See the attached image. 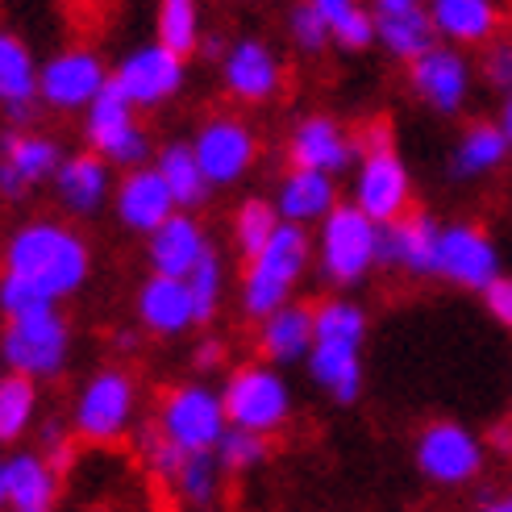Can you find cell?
Masks as SVG:
<instances>
[{
	"label": "cell",
	"instance_id": "1",
	"mask_svg": "<svg viewBox=\"0 0 512 512\" xmlns=\"http://www.w3.org/2000/svg\"><path fill=\"white\" fill-rule=\"evenodd\" d=\"M0 275H17L63 304L92 279V242L71 225V217H30L5 238Z\"/></svg>",
	"mask_w": 512,
	"mask_h": 512
},
{
	"label": "cell",
	"instance_id": "2",
	"mask_svg": "<svg viewBox=\"0 0 512 512\" xmlns=\"http://www.w3.org/2000/svg\"><path fill=\"white\" fill-rule=\"evenodd\" d=\"M317 263V246L313 234L304 225H279L275 238L246 259V271L238 279V304L250 321H263L275 309L292 304L300 279L309 275V267Z\"/></svg>",
	"mask_w": 512,
	"mask_h": 512
},
{
	"label": "cell",
	"instance_id": "3",
	"mask_svg": "<svg viewBox=\"0 0 512 512\" xmlns=\"http://www.w3.org/2000/svg\"><path fill=\"white\" fill-rule=\"evenodd\" d=\"M358 138V163H354V196L375 225H392L404 213H413V175H408L404 159L392 146V125L388 121H371L354 134Z\"/></svg>",
	"mask_w": 512,
	"mask_h": 512
},
{
	"label": "cell",
	"instance_id": "4",
	"mask_svg": "<svg viewBox=\"0 0 512 512\" xmlns=\"http://www.w3.org/2000/svg\"><path fill=\"white\" fill-rule=\"evenodd\" d=\"M379 234H383V225H375L358 204H338L313 234L317 271L325 284H334V288L363 284L379 267Z\"/></svg>",
	"mask_w": 512,
	"mask_h": 512
},
{
	"label": "cell",
	"instance_id": "5",
	"mask_svg": "<svg viewBox=\"0 0 512 512\" xmlns=\"http://www.w3.org/2000/svg\"><path fill=\"white\" fill-rule=\"evenodd\" d=\"M138 421V379L125 367H100L71 404V433L88 446H113Z\"/></svg>",
	"mask_w": 512,
	"mask_h": 512
},
{
	"label": "cell",
	"instance_id": "6",
	"mask_svg": "<svg viewBox=\"0 0 512 512\" xmlns=\"http://www.w3.org/2000/svg\"><path fill=\"white\" fill-rule=\"evenodd\" d=\"M155 429L188 454H213L217 442L225 438V429H229L221 388H209L204 379L175 383V388H167L159 396Z\"/></svg>",
	"mask_w": 512,
	"mask_h": 512
},
{
	"label": "cell",
	"instance_id": "7",
	"mask_svg": "<svg viewBox=\"0 0 512 512\" xmlns=\"http://www.w3.org/2000/svg\"><path fill=\"white\" fill-rule=\"evenodd\" d=\"M221 400H225L229 425L254 429V433H263V438H271V433H279L292 421V388L267 358L229 371L221 383Z\"/></svg>",
	"mask_w": 512,
	"mask_h": 512
},
{
	"label": "cell",
	"instance_id": "8",
	"mask_svg": "<svg viewBox=\"0 0 512 512\" xmlns=\"http://www.w3.org/2000/svg\"><path fill=\"white\" fill-rule=\"evenodd\" d=\"M67 358H71V325L63 321L59 309L5 321V334H0V363H5L13 375H25L34 383L59 379L67 371Z\"/></svg>",
	"mask_w": 512,
	"mask_h": 512
},
{
	"label": "cell",
	"instance_id": "9",
	"mask_svg": "<svg viewBox=\"0 0 512 512\" xmlns=\"http://www.w3.org/2000/svg\"><path fill=\"white\" fill-rule=\"evenodd\" d=\"M142 109L125 96L117 84H109L100 92L84 117V146L96 150L105 163H113L117 171H130V167H142L150 163V134L138 117Z\"/></svg>",
	"mask_w": 512,
	"mask_h": 512
},
{
	"label": "cell",
	"instance_id": "10",
	"mask_svg": "<svg viewBox=\"0 0 512 512\" xmlns=\"http://www.w3.org/2000/svg\"><path fill=\"white\" fill-rule=\"evenodd\" d=\"M113 84V67L92 46H63L42 59L38 100L50 113H88V105Z\"/></svg>",
	"mask_w": 512,
	"mask_h": 512
},
{
	"label": "cell",
	"instance_id": "11",
	"mask_svg": "<svg viewBox=\"0 0 512 512\" xmlns=\"http://www.w3.org/2000/svg\"><path fill=\"white\" fill-rule=\"evenodd\" d=\"M417 471L438 488H467L479 479L488 442H479L463 421H429L413 442Z\"/></svg>",
	"mask_w": 512,
	"mask_h": 512
},
{
	"label": "cell",
	"instance_id": "12",
	"mask_svg": "<svg viewBox=\"0 0 512 512\" xmlns=\"http://www.w3.org/2000/svg\"><path fill=\"white\" fill-rule=\"evenodd\" d=\"M192 150L213 188H234L250 175L254 159H259V134L238 113H213L196 125Z\"/></svg>",
	"mask_w": 512,
	"mask_h": 512
},
{
	"label": "cell",
	"instance_id": "13",
	"mask_svg": "<svg viewBox=\"0 0 512 512\" xmlns=\"http://www.w3.org/2000/svg\"><path fill=\"white\" fill-rule=\"evenodd\" d=\"M67 159L59 138H50L34 125H9L0 134V200H25L34 188L55 184Z\"/></svg>",
	"mask_w": 512,
	"mask_h": 512
},
{
	"label": "cell",
	"instance_id": "14",
	"mask_svg": "<svg viewBox=\"0 0 512 512\" xmlns=\"http://www.w3.org/2000/svg\"><path fill=\"white\" fill-rule=\"evenodd\" d=\"M113 84L134 100V105L146 113V109H163L171 100L184 92L188 84V59L175 55L171 46H163L159 38L155 42H142L134 50H125L121 63L113 67Z\"/></svg>",
	"mask_w": 512,
	"mask_h": 512
},
{
	"label": "cell",
	"instance_id": "15",
	"mask_svg": "<svg viewBox=\"0 0 512 512\" xmlns=\"http://www.w3.org/2000/svg\"><path fill=\"white\" fill-rule=\"evenodd\" d=\"M217 71H221L225 96L238 100V105H271V100L284 92V59H279V50L263 38L225 42Z\"/></svg>",
	"mask_w": 512,
	"mask_h": 512
},
{
	"label": "cell",
	"instance_id": "16",
	"mask_svg": "<svg viewBox=\"0 0 512 512\" xmlns=\"http://www.w3.org/2000/svg\"><path fill=\"white\" fill-rule=\"evenodd\" d=\"M113 188H117V167L105 163L88 146L75 150V155H67L59 175H55V184H50L55 204L71 221H88L96 213L113 209Z\"/></svg>",
	"mask_w": 512,
	"mask_h": 512
},
{
	"label": "cell",
	"instance_id": "17",
	"mask_svg": "<svg viewBox=\"0 0 512 512\" xmlns=\"http://www.w3.org/2000/svg\"><path fill=\"white\" fill-rule=\"evenodd\" d=\"M438 279H446L454 288H467V292H488L492 279H500V254H496L492 238L467 221L442 225Z\"/></svg>",
	"mask_w": 512,
	"mask_h": 512
},
{
	"label": "cell",
	"instance_id": "18",
	"mask_svg": "<svg viewBox=\"0 0 512 512\" xmlns=\"http://www.w3.org/2000/svg\"><path fill=\"white\" fill-rule=\"evenodd\" d=\"M408 88H413V96L421 105H429L433 113L454 117L471 96V63L463 59L458 46L438 42L433 50H425L421 59L408 63Z\"/></svg>",
	"mask_w": 512,
	"mask_h": 512
},
{
	"label": "cell",
	"instance_id": "19",
	"mask_svg": "<svg viewBox=\"0 0 512 512\" xmlns=\"http://www.w3.org/2000/svg\"><path fill=\"white\" fill-rule=\"evenodd\" d=\"M171 213H179V204L155 163H142V167H130L117 175L113 217L121 221V229H130L138 238H150Z\"/></svg>",
	"mask_w": 512,
	"mask_h": 512
},
{
	"label": "cell",
	"instance_id": "20",
	"mask_svg": "<svg viewBox=\"0 0 512 512\" xmlns=\"http://www.w3.org/2000/svg\"><path fill=\"white\" fill-rule=\"evenodd\" d=\"M358 163V138L338 117L309 113L292 125L288 134V167H309L325 175H342Z\"/></svg>",
	"mask_w": 512,
	"mask_h": 512
},
{
	"label": "cell",
	"instance_id": "21",
	"mask_svg": "<svg viewBox=\"0 0 512 512\" xmlns=\"http://www.w3.org/2000/svg\"><path fill=\"white\" fill-rule=\"evenodd\" d=\"M134 317L146 334H155V338H184L188 329L200 325L188 279L155 275V271H150L134 292Z\"/></svg>",
	"mask_w": 512,
	"mask_h": 512
},
{
	"label": "cell",
	"instance_id": "22",
	"mask_svg": "<svg viewBox=\"0 0 512 512\" xmlns=\"http://www.w3.org/2000/svg\"><path fill=\"white\" fill-rule=\"evenodd\" d=\"M438 242H442V225L429 213H404L400 221L383 225L379 267L429 279V275H438Z\"/></svg>",
	"mask_w": 512,
	"mask_h": 512
},
{
	"label": "cell",
	"instance_id": "23",
	"mask_svg": "<svg viewBox=\"0 0 512 512\" xmlns=\"http://www.w3.org/2000/svg\"><path fill=\"white\" fill-rule=\"evenodd\" d=\"M213 254V242H209V229L204 221L188 209L171 213L155 234L146 238V263L155 275H179L188 279L204 259Z\"/></svg>",
	"mask_w": 512,
	"mask_h": 512
},
{
	"label": "cell",
	"instance_id": "24",
	"mask_svg": "<svg viewBox=\"0 0 512 512\" xmlns=\"http://www.w3.org/2000/svg\"><path fill=\"white\" fill-rule=\"evenodd\" d=\"M42 63L34 59L30 42L13 30H0V117L9 125H30L38 100Z\"/></svg>",
	"mask_w": 512,
	"mask_h": 512
},
{
	"label": "cell",
	"instance_id": "25",
	"mask_svg": "<svg viewBox=\"0 0 512 512\" xmlns=\"http://www.w3.org/2000/svg\"><path fill=\"white\" fill-rule=\"evenodd\" d=\"M275 209L288 225H321L329 213L338 209V175L309 171V167H288L275 184Z\"/></svg>",
	"mask_w": 512,
	"mask_h": 512
},
{
	"label": "cell",
	"instance_id": "26",
	"mask_svg": "<svg viewBox=\"0 0 512 512\" xmlns=\"http://www.w3.org/2000/svg\"><path fill=\"white\" fill-rule=\"evenodd\" d=\"M259 354L275 367H292V363H304L313 354V342H317V321H313V304H284L275 309L271 317L259 321Z\"/></svg>",
	"mask_w": 512,
	"mask_h": 512
},
{
	"label": "cell",
	"instance_id": "27",
	"mask_svg": "<svg viewBox=\"0 0 512 512\" xmlns=\"http://www.w3.org/2000/svg\"><path fill=\"white\" fill-rule=\"evenodd\" d=\"M375 42L388 50L392 59L413 63L425 50L438 46V25H433L425 5H404V9H375Z\"/></svg>",
	"mask_w": 512,
	"mask_h": 512
},
{
	"label": "cell",
	"instance_id": "28",
	"mask_svg": "<svg viewBox=\"0 0 512 512\" xmlns=\"http://www.w3.org/2000/svg\"><path fill=\"white\" fill-rule=\"evenodd\" d=\"M313 383L338 404H354L363 392V346L350 342H313V354L304 358Z\"/></svg>",
	"mask_w": 512,
	"mask_h": 512
},
{
	"label": "cell",
	"instance_id": "29",
	"mask_svg": "<svg viewBox=\"0 0 512 512\" xmlns=\"http://www.w3.org/2000/svg\"><path fill=\"white\" fill-rule=\"evenodd\" d=\"M425 9L438 25V38H446L450 46L492 42L500 30L496 0H425Z\"/></svg>",
	"mask_w": 512,
	"mask_h": 512
},
{
	"label": "cell",
	"instance_id": "30",
	"mask_svg": "<svg viewBox=\"0 0 512 512\" xmlns=\"http://www.w3.org/2000/svg\"><path fill=\"white\" fill-rule=\"evenodd\" d=\"M13 512H50L59 496V467L42 450H17L5 458Z\"/></svg>",
	"mask_w": 512,
	"mask_h": 512
},
{
	"label": "cell",
	"instance_id": "31",
	"mask_svg": "<svg viewBox=\"0 0 512 512\" xmlns=\"http://www.w3.org/2000/svg\"><path fill=\"white\" fill-rule=\"evenodd\" d=\"M508 134L504 125H492V121H471L463 138L454 142V155H450V175L454 179H483L504 167L508 159Z\"/></svg>",
	"mask_w": 512,
	"mask_h": 512
},
{
	"label": "cell",
	"instance_id": "32",
	"mask_svg": "<svg viewBox=\"0 0 512 512\" xmlns=\"http://www.w3.org/2000/svg\"><path fill=\"white\" fill-rule=\"evenodd\" d=\"M150 163H155L159 175L167 179V188H171V196H175L179 209L196 213L200 204L209 200L213 184H209V175H204V167H200V159H196L192 142H167V146L155 150V159H150Z\"/></svg>",
	"mask_w": 512,
	"mask_h": 512
},
{
	"label": "cell",
	"instance_id": "33",
	"mask_svg": "<svg viewBox=\"0 0 512 512\" xmlns=\"http://www.w3.org/2000/svg\"><path fill=\"white\" fill-rule=\"evenodd\" d=\"M317 13L325 17L334 46L342 50H367L375 46V9H367L363 0H313Z\"/></svg>",
	"mask_w": 512,
	"mask_h": 512
},
{
	"label": "cell",
	"instance_id": "34",
	"mask_svg": "<svg viewBox=\"0 0 512 512\" xmlns=\"http://www.w3.org/2000/svg\"><path fill=\"white\" fill-rule=\"evenodd\" d=\"M155 38L163 46H171L175 55H196L204 46V17L196 0H159L155 13Z\"/></svg>",
	"mask_w": 512,
	"mask_h": 512
},
{
	"label": "cell",
	"instance_id": "35",
	"mask_svg": "<svg viewBox=\"0 0 512 512\" xmlns=\"http://www.w3.org/2000/svg\"><path fill=\"white\" fill-rule=\"evenodd\" d=\"M279 225H284V217H279L275 200H267V196H246L238 209H234V217H229V234H234V246H238L242 259H250V254H259V250L275 238Z\"/></svg>",
	"mask_w": 512,
	"mask_h": 512
},
{
	"label": "cell",
	"instance_id": "36",
	"mask_svg": "<svg viewBox=\"0 0 512 512\" xmlns=\"http://www.w3.org/2000/svg\"><path fill=\"white\" fill-rule=\"evenodd\" d=\"M34 417H38V383L9 371L0 379V446H13L17 438H25Z\"/></svg>",
	"mask_w": 512,
	"mask_h": 512
},
{
	"label": "cell",
	"instance_id": "37",
	"mask_svg": "<svg viewBox=\"0 0 512 512\" xmlns=\"http://www.w3.org/2000/svg\"><path fill=\"white\" fill-rule=\"evenodd\" d=\"M313 321H317V342H350V346L367 342V313L350 296H329L313 304Z\"/></svg>",
	"mask_w": 512,
	"mask_h": 512
},
{
	"label": "cell",
	"instance_id": "38",
	"mask_svg": "<svg viewBox=\"0 0 512 512\" xmlns=\"http://www.w3.org/2000/svg\"><path fill=\"white\" fill-rule=\"evenodd\" d=\"M221 475L225 471L217 463V454H188L184 467H179V475L171 479V492L184 504H192V508H204V504H213Z\"/></svg>",
	"mask_w": 512,
	"mask_h": 512
},
{
	"label": "cell",
	"instance_id": "39",
	"mask_svg": "<svg viewBox=\"0 0 512 512\" xmlns=\"http://www.w3.org/2000/svg\"><path fill=\"white\" fill-rule=\"evenodd\" d=\"M217 463L225 475H246L254 467H263L267 463V454H271V442L263 438V433H254V429H238V425H229L225 429V438L217 442Z\"/></svg>",
	"mask_w": 512,
	"mask_h": 512
},
{
	"label": "cell",
	"instance_id": "40",
	"mask_svg": "<svg viewBox=\"0 0 512 512\" xmlns=\"http://www.w3.org/2000/svg\"><path fill=\"white\" fill-rule=\"evenodd\" d=\"M188 288H192V300H196L200 325H209L217 317V309H221V300H225V263H221L217 250L188 275Z\"/></svg>",
	"mask_w": 512,
	"mask_h": 512
},
{
	"label": "cell",
	"instance_id": "41",
	"mask_svg": "<svg viewBox=\"0 0 512 512\" xmlns=\"http://www.w3.org/2000/svg\"><path fill=\"white\" fill-rule=\"evenodd\" d=\"M288 38H292V46L300 50V55H321L325 46H334V34H329V25L317 13L313 0H300V5H292V13H288Z\"/></svg>",
	"mask_w": 512,
	"mask_h": 512
},
{
	"label": "cell",
	"instance_id": "42",
	"mask_svg": "<svg viewBox=\"0 0 512 512\" xmlns=\"http://www.w3.org/2000/svg\"><path fill=\"white\" fill-rule=\"evenodd\" d=\"M138 450H142V467L150 471L155 483H163V488H171V479L179 475V467H184V458H188V450L167 442L159 429H146L138 438Z\"/></svg>",
	"mask_w": 512,
	"mask_h": 512
},
{
	"label": "cell",
	"instance_id": "43",
	"mask_svg": "<svg viewBox=\"0 0 512 512\" xmlns=\"http://www.w3.org/2000/svg\"><path fill=\"white\" fill-rule=\"evenodd\" d=\"M46 309H59L50 296H42L34 284H25L17 275H0V317L13 321V317H30V313H46Z\"/></svg>",
	"mask_w": 512,
	"mask_h": 512
},
{
	"label": "cell",
	"instance_id": "44",
	"mask_svg": "<svg viewBox=\"0 0 512 512\" xmlns=\"http://www.w3.org/2000/svg\"><path fill=\"white\" fill-rule=\"evenodd\" d=\"M483 71H488V84L500 88L504 96H512V42H492L488 59H483Z\"/></svg>",
	"mask_w": 512,
	"mask_h": 512
},
{
	"label": "cell",
	"instance_id": "45",
	"mask_svg": "<svg viewBox=\"0 0 512 512\" xmlns=\"http://www.w3.org/2000/svg\"><path fill=\"white\" fill-rule=\"evenodd\" d=\"M38 450L55 463L59 471L71 463V433H67V425H59V421H46L42 425V433H38Z\"/></svg>",
	"mask_w": 512,
	"mask_h": 512
},
{
	"label": "cell",
	"instance_id": "46",
	"mask_svg": "<svg viewBox=\"0 0 512 512\" xmlns=\"http://www.w3.org/2000/svg\"><path fill=\"white\" fill-rule=\"evenodd\" d=\"M483 304H488V313H492L504 329H512V275L492 279L488 292H483Z\"/></svg>",
	"mask_w": 512,
	"mask_h": 512
},
{
	"label": "cell",
	"instance_id": "47",
	"mask_svg": "<svg viewBox=\"0 0 512 512\" xmlns=\"http://www.w3.org/2000/svg\"><path fill=\"white\" fill-rule=\"evenodd\" d=\"M192 367H196L200 375L221 371V367H225V342H217V338H200L196 350H192Z\"/></svg>",
	"mask_w": 512,
	"mask_h": 512
},
{
	"label": "cell",
	"instance_id": "48",
	"mask_svg": "<svg viewBox=\"0 0 512 512\" xmlns=\"http://www.w3.org/2000/svg\"><path fill=\"white\" fill-rule=\"evenodd\" d=\"M488 450L492 454H500V458H512V421H496L492 429H488Z\"/></svg>",
	"mask_w": 512,
	"mask_h": 512
},
{
	"label": "cell",
	"instance_id": "49",
	"mask_svg": "<svg viewBox=\"0 0 512 512\" xmlns=\"http://www.w3.org/2000/svg\"><path fill=\"white\" fill-rule=\"evenodd\" d=\"M475 512H512V488L500 492V496H492V500H483Z\"/></svg>",
	"mask_w": 512,
	"mask_h": 512
},
{
	"label": "cell",
	"instance_id": "50",
	"mask_svg": "<svg viewBox=\"0 0 512 512\" xmlns=\"http://www.w3.org/2000/svg\"><path fill=\"white\" fill-rule=\"evenodd\" d=\"M500 125H504V134H508V146H512V96L504 100V117H500Z\"/></svg>",
	"mask_w": 512,
	"mask_h": 512
},
{
	"label": "cell",
	"instance_id": "51",
	"mask_svg": "<svg viewBox=\"0 0 512 512\" xmlns=\"http://www.w3.org/2000/svg\"><path fill=\"white\" fill-rule=\"evenodd\" d=\"M404 5H425V0H375V9H404Z\"/></svg>",
	"mask_w": 512,
	"mask_h": 512
},
{
	"label": "cell",
	"instance_id": "52",
	"mask_svg": "<svg viewBox=\"0 0 512 512\" xmlns=\"http://www.w3.org/2000/svg\"><path fill=\"white\" fill-rule=\"evenodd\" d=\"M0 504H9V471H5V458H0Z\"/></svg>",
	"mask_w": 512,
	"mask_h": 512
},
{
	"label": "cell",
	"instance_id": "53",
	"mask_svg": "<svg viewBox=\"0 0 512 512\" xmlns=\"http://www.w3.org/2000/svg\"><path fill=\"white\" fill-rule=\"evenodd\" d=\"M117 346H121V350H130V346H138V338L130 334V329H121V334H117Z\"/></svg>",
	"mask_w": 512,
	"mask_h": 512
},
{
	"label": "cell",
	"instance_id": "54",
	"mask_svg": "<svg viewBox=\"0 0 512 512\" xmlns=\"http://www.w3.org/2000/svg\"><path fill=\"white\" fill-rule=\"evenodd\" d=\"M5 375H9V367H5V363H0V379H5Z\"/></svg>",
	"mask_w": 512,
	"mask_h": 512
},
{
	"label": "cell",
	"instance_id": "55",
	"mask_svg": "<svg viewBox=\"0 0 512 512\" xmlns=\"http://www.w3.org/2000/svg\"><path fill=\"white\" fill-rule=\"evenodd\" d=\"M508 9H512V0H508Z\"/></svg>",
	"mask_w": 512,
	"mask_h": 512
}]
</instances>
